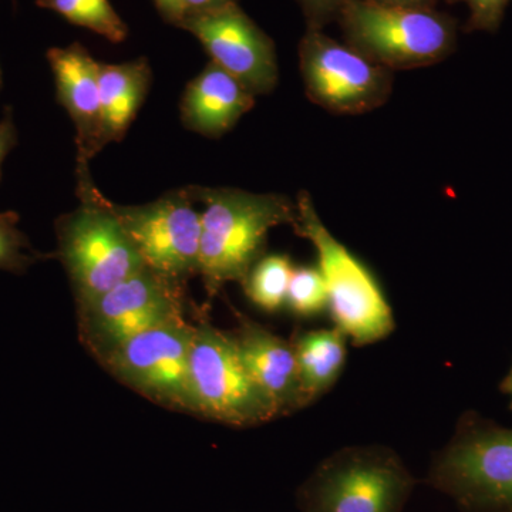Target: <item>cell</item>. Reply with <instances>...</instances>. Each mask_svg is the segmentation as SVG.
<instances>
[{
  "instance_id": "6da1fadb",
  "label": "cell",
  "mask_w": 512,
  "mask_h": 512,
  "mask_svg": "<svg viewBox=\"0 0 512 512\" xmlns=\"http://www.w3.org/2000/svg\"><path fill=\"white\" fill-rule=\"evenodd\" d=\"M195 202H204L201 214L200 275L208 298L228 282H242L264 256L266 238L279 225L295 227L296 202L282 194H255L237 188L191 185Z\"/></svg>"
},
{
  "instance_id": "7a4b0ae2",
  "label": "cell",
  "mask_w": 512,
  "mask_h": 512,
  "mask_svg": "<svg viewBox=\"0 0 512 512\" xmlns=\"http://www.w3.org/2000/svg\"><path fill=\"white\" fill-rule=\"evenodd\" d=\"M76 210L57 218V251L76 302L92 301L146 268L119 218L94 185L89 171H76Z\"/></svg>"
},
{
  "instance_id": "3957f363",
  "label": "cell",
  "mask_w": 512,
  "mask_h": 512,
  "mask_svg": "<svg viewBox=\"0 0 512 512\" xmlns=\"http://www.w3.org/2000/svg\"><path fill=\"white\" fill-rule=\"evenodd\" d=\"M417 480L396 451L350 446L323 458L296 491L301 512H403Z\"/></svg>"
},
{
  "instance_id": "277c9868",
  "label": "cell",
  "mask_w": 512,
  "mask_h": 512,
  "mask_svg": "<svg viewBox=\"0 0 512 512\" xmlns=\"http://www.w3.org/2000/svg\"><path fill=\"white\" fill-rule=\"evenodd\" d=\"M427 484L464 512H512V429L464 414L431 461Z\"/></svg>"
},
{
  "instance_id": "5b68a950",
  "label": "cell",
  "mask_w": 512,
  "mask_h": 512,
  "mask_svg": "<svg viewBox=\"0 0 512 512\" xmlns=\"http://www.w3.org/2000/svg\"><path fill=\"white\" fill-rule=\"evenodd\" d=\"M338 19L346 45L392 72L443 62L456 47V20L434 9L348 0Z\"/></svg>"
},
{
  "instance_id": "8992f818",
  "label": "cell",
  "mask_w": 512,
  "mask_h": 512,
  "mask_svg": "<svg viewBox=\"0 0 512 512\" xmlns=\"http://www.w3.org/2000/svg\"><path fill=\"white\" fill-rule=\"evenodd\" d=\"M296 207L298 221L293 229L315 248L318 268L328 288V308L336 328L356 346L372 345L386 339L396 325L392 306L375 276L330 234L320 220L309 192H299Z\"/></svg>"
},
{
  "instance_id": "52a82bcc",
  "label": "cell",
  "mask_w": 512,
  "mask_h": 512,
  "mask_svg": "<svg viewBox=\"0 0 512 512\" xmlns=\"http://www.w3.org/2000/svg\"><path fill=\"white\" fill-rule=\"evenodd\" d=\"M190 392L194 414L202 419L249 427L279 417L249 375L234 336L212 326L204 311L192 333Z\"/></svg>"
},
{
  "instance_id": "ba28073f",
  "label": "cell",
  "mask_w": 512,
  "mask_h": 512,
  "mask_svg": "<svg viewBox=\"0 0 512 512\" xmlns=\"http://www.w3.org/2000/svg\"><path fill=\"white\" fill-rule=\"evenodd\" d=\"M185 285L147 266L92 301L77 303L79 338L100 362L126 340L184 319Z\"/></svg>"
},
{
  "instance_id": "9c48e42d",
  "label": "cell",
  "mask_w": 512,
  "mask_h": 512,
  "mask_svg": "<svg viewBox=\"0 0 512 512\" xmlns=\"http://www.w3.org/2000/svg\"><path fill=\"white\" fill-rule=\"evenodd\" d=\"M194 323L157 326L117 346L100 360L114 379L165 409L194 414L190 352Z\"/></svg>"
},
{
  "instance_id": "30bf717a",
  "label": "cell",
  "mask_w": 512,
  "mask_h": 512,
  "mask_svg": "<svg viewBox=\"0 0 512 512\" xmlns=\"http://www.w3.org/2000/svg\"><path fill=\"white\" fill-rule=\"evenodd\" d=\"M299 66L306 96L332 113H369L383 106L392 93V70L319 29H308L302 37Z\"/></svg>"
},
{
  "instance_id": "8fae6325",
  "label": "cell",
  "mask_w": 512,
  "mask_h": 512,
  "mask_svg": "<svg viewBox=\"0 0 512 512\" xmlns=\"http://www.w3.org/2000/svg\"><path fill=\"white\" fill-rule=\"evenodd\" d=\"M190 188L167 192L143 205L109 207L133 241L144 265L171 281L187 284L200 275L201 214Z\"/></svg>"
},
{
  "instance_id": "7c38bea8",
  "label": "cell",
  "mask_w": 512,
  "mask_h": 512,
  "mask_svg": "<svg viewBox=\"0 0 512 512\" xmlns=\"http://www.w3.org/2000/svg\"><path fill=\"white\" fill-rule=\"evenodd\" d=\"M177 28L200 40L211 62L254 94H268L278 84L274 40L239 8L238 3L184 16Z\"/></svg>"
},
{
  "instance_id": "4fadbf2b",
  "label": "cell",
  "mask_w": 512,
  "mask_h": 512,
  "mask_svg": "<svg viewBox=\"0 0 512 512\" xmlns=\"http://www.w3.org/2000/svg\"><path fill=\"white\" fill-rule=\"evenodd\" d=\"M46 57L55 76L57 103L66 109L76 128V171H89L90 161L106 147L101 117L100 63L80 43L53 47Z\"/></svg>"
},
{
  "instance_id": "5bb4252c",
  "label": "cell",
  "mask_w": 512,
  "mask_h": 512,
  "mask_svg": "<svg viewBox=\"0 0 512 512\" xmlns=\"http://www.w3.org/2000/svg\"><path fill=\"white\" fill-rule=\"evenodd\" d=\"M237 332L232 333L249 375L274 403L278 416L308 407L303 394L298 362L292 342L279 338L242 313Z\"/></svg>"
},
{
  "instance_id": "9a60e30c",
  "label": "cell",
  "mask_w": 512,
  "mask_h": 512,
  "mask_svg": "<svg viewBox=\"0 0 512 512\" xmlns=\"http://www.w3.org/2000/svg\"><path fill=\"white\" fill-rule=\"evenodd\" d=\"M254 104L255 96L244 84L210 62L185 89L181 121L194 133L218 138L228 133Z\"/></svg>"
},
{
  "instance_id": "2e32d148",
  "label": "cell",
  "mask_w": 512,
  "mask_h": 512,
  "mask_svg": "<svg viewBox=\"0 0 512 512\" xmlns=\"http://www.w3.org/2000/svg\"><path fill=\"white\" fill-rule=\"evenodd\" d=\"M146 57L121 64L100 63L99 86L104 143H119L137 117L150 90Z\"/></svg>"
},
{
  "instance_id": "e0dca14e",
  "label": "cell",
  "mask_w": 512,
  "mask_h": 512,
  "mask_svg": "<svg viewBox=\"0 0 512 512\" xmlns=\"http://www.w3.org/2000/svg\"><path fill=\"white\" fill-rule=\"evenodd\" d=\"M306 403L312 404L338 382L348 356V336L339 328L299 332L292 340Z\"/></svg>"
},
{
  "instance_id": "ac0fdd59",
  "label": "cell",
  "mask_w": 512,
  "mask_h": 512,
  "mask_svg": "<svg viewBox=\"0 0 512 512\" xmlns=\"http://www.w3.org/2000/svg\"><path fill=\"white\" fill-rule=\"evenodd\" d=\"M293 268L288 255L261 256L241 282L249 301L268 313L281 311L288 298Z\"/></svg>"
},
{
  "instance_id": "d6986e66",
  "label": "cell",
  "mask_w": 512,
  "mask_h": 512,
  "mask_svg": "<svg viewBox=\"0 0 512 512\" xmlns=\"http://www.w3.org/2000/svg\"><path fill=\"white\" fill-rule=\"evenodd\" d=\"M36 5L56 12L72 25L106 37L111 43H121L127 39L126 22L109 0H36Z\"/></svg>"
},
{
  "instance_id": "ffe728a7",
  "label": "cell",
  "mask_w": 512,
  "mask_h": 512,
  "mask_svg": "<svg viewBox=\"0 0 512 512\" xmlns=\"http://www.w3.org/2000/svg\"><path fill=\"white\" fill-rule=\"evenodd\" d=\"M286 306L299 318H313L328 308V288L318 266L293 268Z\"/></svg>"
},
{
  "instance_id": "44dd1931",
  "label": "cell",
  "mask_w": 512,
  "mask_h": 512,
  "mask_svg": "<svg viewBox=\"0 0 512 512\" xmlns=\"http://www.w3.org/2000/svg\"><path fill=\"white\" fill-rule=\"evenodd\" d=\"M18 212H0V271L25 274L39 259L52 258L42 255L30 245L28 237L20 231Z\"/></svg>"
},
{
  "instance_id": "7402d4cb",
  "label": "cell",
  "mask_w": 512,
  "mask_h": 512,
  "mask_svg": "<svg viewBox=\"0 0 512 512\" xmlns=\"http://www.w3.org/2000/svg\"><path fill=\"white\" fill-rule=\"evenodd\" d=\"M448 3H466L470 9V18L466 25V32L484 30V32H497L504 19L505 9L511 0H447Z\"/></svg>"
},
{
  "instance_id": "603a6c76",
  "label": "cell",
  "mask_w": 512,
  "mask_h": 512,
  "mask_svg": "<svg viewBox=\"0 0 512 512\" xmlns=\"http://www.w3.org/2000/svg\"><path fill=\"white\" fill-rule=\"evenodd\" d=\"M308 22V29L322 30L329 20L338 18L348 0H298Z\"/></svg>"
},
{
  "instance_id": "cb8c5ba5",
  "label": "cell",
  "mask_w": 512,
  "mask_h": 512,
  "mask_svg": "<svg viewBox=\"0 0 512 512\" xmlns=\"http://www.w3.org/2000/svg\"><path fill=\"white\" fill-rule=\"evenodd\" d=\"M16 144H18V131L13 121L12 109L6 107L5 116L0 120V174H2L3 161Z\"/></svg>"
},
{
  "instance_id": "d4e9b609",
  "label": "cell",
  "mask_w": 512,
  "mask_h": 512,
  "mask_svg": "<svg viewBox=\"0 0 512 512\" xmlns=\"http://www.w3.org/2000/svg\"><path fill=\"white\" fill-rule=\"evenodd\" d=\"M180 2L184 18V16L192 15V13L210 12V10L221 9L224 8V6L232 5V3H238V0H180Z\"/></svg>"
},
{
  "instance_id": "484cf974",
  "label": "cell",
  "mask_w": 512,
  "mask_h": 512,
  "mask_svg": "<svg viewBox=\"0 0 512 512\" xmlns=\"http://www.w3.org/2000/svg\"><path fill=\"white\" fill-rule=\"evenodd\" d=\"M154 5H156L158 13L165 22L178 26L181 18H183L180 0H154Z\"/></svg>"
},
{
  "instance_id": "4316f807",
  "label": "cell",
  "mask_w": 512,
  "mask_h": 512,
  "mask_svg": "<svg viewBox=\"0 0 512 512\" xmlns=\"http://www.w3.org/2000/svg\"><path fill=\"white\" fill-rule=\"evenodd\" d=\"M384 5L403 6V8L433 9L437 0H376Z\"/></svg>"
},
{
  "instance_id": "83f0119b",
  "label": "cell",
  "mask_w": 512,
  "mask_h": 512,
  "mask_svg": "<svg viewBox=\"0 0 512 512\" xmlns=\"http://www.w3.org/2000/svg\"><path fill=\"white\" fill-rule=\"evenodd\" d=\"M501 392L505 394V396L510 399V406L512 409V366L510 369V372L507 373V376H505V379L503 380V383H501Z\"/></svg>"
},
{
  "instance_id": "f1b7e54d",
  "label": "cell",
  "mask_w": 512,
  "mask_h": 512,
  "mask_svg": "<svg viewBox=\"0 0 512 512\" xmlns=\"http://www.w3.org/2000/svg\"><path fill=\"white\" fill-rule=\"evenodd\" d=\"M0 89H2V69H0Z\"/></svg>"
}]
</instances>
